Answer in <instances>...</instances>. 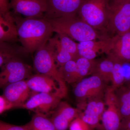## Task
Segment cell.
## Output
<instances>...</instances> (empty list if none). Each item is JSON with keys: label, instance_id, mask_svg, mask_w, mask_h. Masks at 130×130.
Instances as JSON below:
<instances>
[{"label": "cell", "instance_id": "17", "mask_svg": "<svg viewBox=\"0 0 130 130\" xmlns=\"http://www.w3.org/2000/svg\"><path fill=\"white\" fill-rule=\"evenodd\" d=\"M111 38V37L78 43V47L79 56L93 60L101 54H106L109 47Z\"/></svg>", "mask_w": 130, "mask_h": 130}, {"label": "cell", "instance_id": "2", "mask_svg": "<svg viewBox=\"0 0 130 130\" xmlns=\"http://www.w3.org/2000/svg\"><path fill=\"white\" fill-rule=\"evenodd\" d=\"M46 20L51 24L54 32L67 35L79 42L110 37L98 31L78 14Z\"/></svg>", "mask_w": 130, "mask_h": 130}, {"label": "cell", "instance_id": "13", "mask_svg": "<svg viewBox=\"0 0 130 130\" xmlns=\"http://www.w3.org/2000/svg\"><path fill=\"white\" fill-rule=\"evenodd\" d=\"M13 13L30 18H43L46 10L45 0H10Z\"/></svg>", "mask_w": 130, "mask_h": 130}, {"label": "cell", "instance_id": "27", "mask_svg": "<svg viewBox=\"0 0 130 130\" xmlns=\"http://www.w3.org/2000/svg\"><path fill=\"white\" fill-rule=\"evenodd\" d=\"M69 128L70 130H91L92 128L79 116L73 120Z\"/></svg>", "mask_w": 130, "mask_h": 130}, {"label": "cell", "instance_id": "19", "mask_svg": "<svg viewBox=\"0 0 130 130\" xmlns=\"http://www.w3.org/2000/svg\"><path fill=\"white\" fill-rule=\"evenodd\" d=\"M121 122L130 119V85H123L115 90Z\"/></svg>", "mask_w": 130, "mask_h": 130}, {"label": "cell", "instance_id": "22", "mask_svg": "<svg viewBox=\"0 0 130 130\" xmlns=\"http://www.w3.org/2000/svg\"><path fill=\"white\" fill-rule=\"evenodd\" d=\"M114 62L107 57L97 60L93 74L100 77L106 84L111 82Z\"/></svg>", "mask_w": 130, "mask_h": 130}, {"label": "cell", "instance_id": "25", "mask_svg": "<svg viewBox=\"0 0 130 130\" xmlns=\"http://www.w3.org/2000/svg\"><path fill=\"white\" fill-rule=\"evenodd\" d=\"M56 34L58 35L61 44L72 56L73 60H76L80 57L78 52V43L67 35L61 33Z\"/></svg>", "mask_w": 130, "mask_h": 130}, {"label": "cell", "instance_id": "28", "mask_svg": "<svg viewBox=\"0 0 130 130\" xmlns=\"http://www.w3.org/2000/svg\"><path fill=\"white\" fill-rule=\"evenodd\" d=\"M10 9L9 0H0V12L9 21L14 22Z\"/></svg>", "mask_w": 130, "mask_h": 130}, {"label": "cell", "instance_id": "11", "mask_svg": "<svg viewBox=\"0 0 130 130\" xmlns=\"http://www.w3.org/2000/svg\"><path fill=\"white\" fill-rule=\"evenodd\" d=\"M46 19L75 16L78 14L84 0H45Z\"/></svg>", "mask_w": 130, "mask_h": 130}, {"label": "cell", "instance_id": "1", "mask_svg": "<svg viewBox=\"0 0 130 130\" xmlns=\"http://www.w3.org/2000/svg\"><path fill=\"white\" fill-rule=\"evenodd\" d=\"M19 41L29 53L45 45L54 32L51 24L44 18H23L12 12Z\"/></svg>", "mask_w": 130, "mask_h": 130}, {"label": "cell", "instance_id": "33", "mask_svg": "<svg viewBox=\"0 0 130 130\" xmlns=\"http://www.w3.org/2000/svg\"><path fill=\"white\" fill-rule=\"evenodd\" d=\"M127 1H130V0H127Z\"/></svg>", "mask_w": 130, "mask_h": 130}, {"label": "cell", "instance_id": "16", "mask_svg": "<svg viewBox=\"0 0 130 130\" xmlns=\"http://www.w3.org/2000/svg\"><path fill=\"white\" fill-rule=\"evenodd\" d=\"M26 81L30 90L36 93H59L65 97L56 81L47 75L37 73L32 74Z\"/></svg>", "mask_w": 130, "mask_h": 130}, {"label": "cell", "instance_id": "4", "mask_svg": "<svg viewBox=\"0 0 130 130\" xmlns=\"http://www.w3.org/2000/svg\"><path fill=\"white\" fill-rule=\"evenodd\" d=\"M33 66L37 73L47 75L56 81L60 90L66 96L68 92L66 83L60 73L53 54L47 42L36 51Z\"/></svg>", "mask_w": 130, "mask_h": 130}, {"label": "cell", "instance_id": "9", "mask_svg": "<svg viewBox=\"0 0 130 130\" xmlns=\"http://www.w3.org/2000/svg\"><path fill=\"white\" fill-rule=\"evenodd\" d=\"M106 54L114 63H130V31L112 37Z\"/></svg>", "mask_w": 130, "mask_h": 130}, {"label": "cell", "instance_id": "29", "mask_svg": "<svg viewBox=\"0 0 130 130\" xmlns=\"http://www.w3.org/2000/svg\"><path fill=\"white\" fill-rule=\"evenodd\" d=\"M0 130H31L29 124L17 125L6 123L0 120Z\"/></svg>", "mask_w": 130, "mask_h": 130}, {"label": "cell", "instance_id": "20", "mask_svg": "<svg viewBox=\"0 0 130 130\" xmlns=\"http://www.w3.org/2000/svg\"><path fill=\"white\" fill-rule=\"evenodd\" d=\"M47 43L52 50L58 68L70 60H73L72 56L61 44L57 34L54 37H51Z\"/></svg>", "mask_w": 130, "mask_h": 130}, {"label": "cell", "instance_id": "31", "mask_svg": "<svg viewBox=\"0 0 130 130\" xmlns=\"http://www.w3.org/2000/svg\"><path fill=\"white\" fill-rule=\"evenodd\" d=\"M119 130H130V119L121 122V126Z\"/></svg>", "mask_w": 130, "mask_h": 130}, {"label": "cell", "instance_id": "23", "mask_svg": "<svg viewBox=\"0 0 130 130\" xmlns=\"http://www.w3.org/2000/svg\"><path fill=\"white\" fill-rule=\"evenodd\" d=\"M58 68L66 83L74 84L80 81L76 60H70Z\"/></svg>", "mask_w": 130, "mask_h": 130}, {"label": "cell", "instance_id": "6", "mask_svg": "<svg viewBox=\"0 0 130 130\" xmlns=\"http://www.w3.org/2000/svg\"><path fill=\"white\" fill-rule=\"evenodd\" d=\"M73 93L78 103L96 98H104L107 84L100 77L93 74L76 83Z\"/></svg>", "mask_w": 130, "mask_h": 130}, {"label": "cell", "instance_id": "21", "mask_svg": "<svg viewBox=\"0 0 130 130\" xmlns=\"http://www.w3.org/2000/svg\"><path fill=\"white\" fill-rule=\"evenodd\" d=\"M0 41L17 43L19 41L16 25L0 12Z\"/></svg>", "mask_w": 130, "mask_h": 130}, {"label": "cell", "instance_id": "8", "mask_svg": "<svg viewBox=\"0 0 130 130\" xmlns=\"http://www.w3.org/2000/svg\"><path fill=\"white\" fill-rule=\"evenodd\" d=\"M64 98L59 93H36L19 108L47 115L53 112Z\"/></svg>", "mask_w": 130, "mask_h": 130}, {"label": "cell", "instance_id": "3", "mask_svg": "<svg viewBox=\"0 0 130 130\" xmlns=\"http://www.w3.org/2000/svg\"><path fill=\"white\" fill-rule=\"evenodd\" d=\"M111 3V0H84L78 15L98 31L109 36L107 28Z\"/></svg>", "mask_w": 130, "mask_h": 130}, {"label": "cell", "instance_id": "24", "mask_svg": "<svg viewBox=\"0 0 130 130\" xmlns=\"http://www.w3.org/2000/svg\"><path fill=\"white\" fill-rule=\"evenodd\" d=\"M29 123L31 130H56L51 119L43 114L35 113Z\"/></svg>", "mask_w": 130, "mask_h": 130}, {"label": "cell", "instance_id": "12", "mask_svg": "<svg viewBox=\"0 0 130 130\" xmlns=\"http://www.w3.org/2000/svg\"><path fill=\"white\" fill-rule=\"evenodd\" d=\"M105 107V101L102 98H94L78 103L79 117L91 128L96 127L101 121Z\"/></svg>", "mask_w": 130, "mask_h": 130}, {"label": "cell", "instance_id": "26", "mask_svg": "<svg viewBox=\"0 0 130 130\" xmlns=\"http://www.w3.org/2000/svg\"><path fill=\"white\" fill-rule=\"evenodd\" d=\"M111 87L114 90L124 85L126 81L125 77L123 72V65L120 63H114Z\"/></svg>", "mask_w": 130, "mask_h": 130}, {"label": "cell", "instance_id": "5", "mask_svg": "<svg viewBox=\"0 0 130 130\" xmlns=\"http://www.w3.org/2000/svg\"><path fill=\"white\" fill-rule=\"evenodd\" d=\"M107 31L111 37L130 31V1L111 0Z\"/></svg>", "mask_w": 130, "mask_h": 130}, {"label": "cell", "instance_id": "15", "mask_svg": "<svg viewBox=\"0 0 130 130\" xmlns=\"http://www.w3.org/2000/svg\"><path fill=\"white\" fill-rule=\"evenodd\" d=\"M31 91L26 80H22L4 87L2 95L14 108H19L30 98Z\"/></svg>", "mask_w": 130, "mask_h": 130}, {"label": "cell", "instance_id": "10", "mask_svg": "<svg viewBox=\"0 0 130 130\" xmlns=\"http://www.w3.org/2000/svg\"><path fill=\"white\" fill-rule=\"evenodd\" d=\"M107 108L102 117V125L105 130H119L121 120L119 112L115 90L108 86L104 97Z\"/></svg>", "mask_w": 130, "mask_h": 130}, {"label": "cell", "instance_id": "18", "mask_svg": "<svg viewBox=\"0 0 130 130\" xmlns=\"http://www.w3.org/2000/svg\"><path fill=\"white\" fill-rule=\"evenodd\" d=\"M29 54L17 43L0 41V67L10 61L22 59Z\"/></svg>", "mask_w": 130, "mask_h": 130}, {"label": "cell", "instance_id": "32", "mask_svg": "<svg viewBox=\"0 0 130 130\" xmlns=\"http://www.w3.org/2000/svg\"><path fill=\"white\" fill-rule=\"evenodd\" d=\"M128 84H129L130 85V79L129 81V83H128Z\"/></svg>", "mask_w": 130, "mask_h": 130}, {"label": "cell", "instance_id": "14", "mask_svg": "<svg viewBox=\"0 0 130 130\" xmlns=\"http://www.w3.org/2000/svg\"><path fill=\"white\" fill-rule=\"evenodd\" d=\"M77 108L66 102L61 101L53 112L51 118L56 130H67L73 120L79 116Z\"/></svg>", "mask_w": 130, "mask_h": 130}, {"label": "cell", "instance_id": "30", "mask_svg": "<svg viewBox=\"0 0 130 130\" xmlns=\"http://www.w3.org/2000/svg\"><path fill=\"white\" fill-rule=\"evenodd\" d=\"M14 108L12 105L3 96L0 95V114L4 112Z\"/></svg>", "mask_w": 130, "mask_h": 130}, {"label": "cell", "instance_id": "7", "mask_svg": "<svg viewBox=\"0 0 130 130\" xmlns=\"http://www.w3.org/2000/svg\"><path fill=\"white\" fill-rule=\"evenodd\" d=\"M1 68L0 88L26 80L32 75V68L20 59L10 61Z\"/></svg>", "mask_w": 130, "mask_h": 130}]
</instances>
